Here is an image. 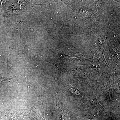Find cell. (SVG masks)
<instances>
[{"instance_id":"obj_1","label":"cell","mask_w":120,"mask_h":120,"mask_svg":"<svg viewBox=\"0 0 120 120\" xmlns=\"http://www.w3.org/2000/svg\"><path fill=\"white\" fill-rule=\"evenodd\" d=\"M17 114L27 117L31 120H45L44 114L43 99L38 98L36 103L30 109H20L17 112Z\"/></svg>"},{"instance_id":"obj_2","label":"cell","mask_w":120,"mask_h":120,"mask_svg":"<svg viewBox=\"0 0 120 120\" xmlns=\"http://www.w3.org/2000/svg\"><path fill=\"white\" fill-rule=\"evenodd\" d=\"M12 79H13L3 77L1 75L0 73V85L1 83H2V82L5 81H8V80H11Z\"/></svg>"},{"instance_id":"obj_3","label":"cell","mask_w":120,"mask_h":120,"mask_svg":"<svg viewBox=\"0 0 120 120\" xmlns=\"http://www.w3.org/2000/svg\"><path fill=\"white\" fill-rule=\"evenodd\" d=\"M70 90L71 92H72L74 94L79 95L80 94V92L78 90L76 89L75 88H71V90Z\"/></svg>"},{"instance_id":"obj_4","label":"cell","mask_w":120,"mask_h":120,"mask_svg":"<svg viewBox=\"0 0 120 120\" xmlns=\"http://www.w3.org/2000/svg\"><path fill=\"white\" fill-rule=\"evenodd\" d=\"M9 120H17V117L15 115H12L9 118Z\"/></svg>"},{"instance_id":"obj_5","label":"cell","mask_w":120,"mask_h":120,"mask_svg":"<svg viewBox=\"0 0 120 120\" xmlns=\"http://www.w3.org/2000/svg\"><path fill=\"white\" fill-rule=\"evenodd\" d=\"M0 119H1V117H0Z\"/></svg>"}]
</instances>
